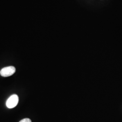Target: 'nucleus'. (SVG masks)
I'll list each match as a JSON object with an SVG mask.
<instances>
[{"label": "nucleus", "mask_w": 122, "mask_h": 122, "mask_svg": "<svg viewBox=\"0 0 122 122\" xmlns=\"http://www.w3.org/2000/svg\"><path fill=\"white\" fill-rule=\"evenodd\" d=\"M19 102V97L17 95L14 94L10 96L6 102V105L9 109H12L15 107Z\"/></svg>", "instance_id": "1"}, {"label": "nucleus", "mask_w": 122, "mask_h": 122, "mask_svg": "<svg viewBox=\"0 0 122 122\" xmlns=\"http://www.w3.org/2000/svg\"><path fill=\"white\" fill-rule=\"evenodd\" d=\"M15 71V68L14 66H9L3 68L0 71V74L2 76L8 77L13 75Z\"/></svg>", "instance_id": "2"}, {"label": "nucleus", "mask_w": 122, "mask_h": 122, "mask_svg": "<svg viewBox=\"0 0 122 122\" xmlns=\"http://www.w3.org/2000/svg\"><path fill=\"white\" fill-rule=\"evenodd\" d=\"M19 122H31V120L30 118H25L23 119Z\"/></svg>", "instance_id": "3"}]
</instances>
